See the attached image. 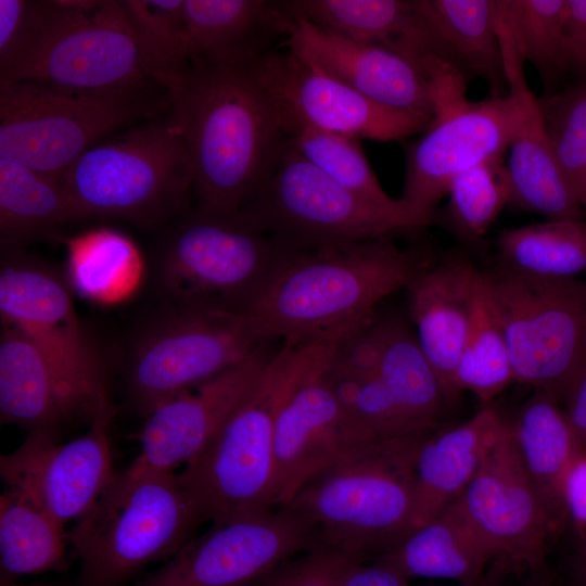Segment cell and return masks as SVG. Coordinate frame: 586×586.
<instances>
[{"label": "cell", "instance_id": "cell-1", "mask_svg": "<svg viewBox=\"0 0 586 586\" xmlns=\"http://www.w3.org/2000/svg\"><path fill=\"white\" fill-rule=\"evenodd\" d=\"M433 257L391 238L291 246L244 311L265 340L336 343L370 322L377 305L406 289Z\"/></svg>", "mask_w": 586, "mask_h": 586}, {"label": "cell", "instance_id": "cell-2", "mask_svg": "<svg viewBox=\"0 0 586 586\" xmlns=\"http://www.w3.org/2000/svg\"><path fill=\"white\" fill-rule=\"evenodd\" d=\"M167 92L189 157L195 208L240 213L286 143L266 91L251 67L198 65Z\"/></svg>", "mask_w": 586, "mask_h": 586}, {"label": "cell", "instance_id": "cell-3", "mask_svg": "<svg viewBox=\"0 0 586 586\" xmlns=\"http://www.w3.org/2000/svg\"><path fill=\"white\" fill-rule=\"evenodd\" d=\"M434 430L362 442L298 492L288 506L313 524L318 548L368 562L412 533L416 459Z\"/></svg>", "mask_w": 586, "mask_h": 586}, {"label": "cell", "instance_id": "cell-4", "mask_svg": "<svg viewBox=\"0 0 586 586\" xmlns=\"http://www.w3.org/2000/svg\"><path fill=\"white\" fill-rule=\"evenodd\" d=\"M335 344L281 343L215 440L177 473L204 521L219 523L273 508L272 443L278 416L295 388L328 365Z\"/></svg>", "mask_w": 586, "mask_h": 586}, {"label": "cell", "instance_id": "cell-5", "mask_svg": "<svg viewBox=\"0 0 586 586\" xmlns=\"http://www.w3.org/2000/svg\"><path fill=\"white\" fill-rule=\"evenodd\" d=\"M60 181L81 220L156 227L191 209V167L169 110L95 144Z\"/></svg>", "mask_w": 586, "mask_h": 586}, {"label": "cell", "instance_id": "cell-6", "mask_svg": "<svg viewBox=\"0 0 586 586\" xmlns=\"http://www.w3.org/2000/svg\"><path fill=\"white\" fill-rule=\"evenodd\" d=\"M204 521L177 473L127 468L66 532L80 560V586H123L169 559Z\"/></svg>", "mask_w": 586, "mask_h": 586}, {"label": "cell", "instance_id": "cell-7", "mask_svg": "<svg viewBox=\"0 0 586 586\" xmlns=\"http://www.w3.org/2000/svg\"><path fill=\"white\" fill-rule=\"evenodd\" d=\"M169 106L162 88L87 92L16 81L0 88V158L60 180L89 149Z\"/></svg>", "mask_w": 586, "mask_h": 586}, {"label": "cell", "instance_id": "cell-8", "mask_svg": "<svg viewBox=\"0 0 586 586\" xmlns=\"http://www.w3.org/2000/svg\"><path fill=\"white\" fill-rule=\"evenodd\" d=\"M286 250L241 213L194 207L171 221L161 241L155 286L164 302L244 313Z\"/></svg>", "mask_w": 586, "mask_h": 586}, {"label": "cell", "instance_id": "cell-9", "mask_svg": "<svg viewBox=\"0 0 586 586\" xmlns=\"http://www.w3.org/2000/svg\"><path fill=\"white\" fill-rule=\"evenodd\" d=\"M264 341L245 313L161 301L131 336L127 399L146 417L165 400L238 365Z\"/></svg>", "mask_w": 586, "mask_h": 586}, {"label": "cell", "instance_id": "cell-10", "mask_svg": "<svg viewBox=\"0 0 586 586\" xmlns=\"http://www.w3.org/2000/svg\"><path fill=\"white\" fill-rule=\"evenodd\" d=\"M240 213L291 246L377 240L434 225V216L403 201L383 206L345 189L288 141L271 175Z\"/></svg>", "mask_w": 586, "mask_h": 586}, {"label": "cell", "instance_id": "cell-11", "mask_svg": "<svg viewBox=\"0 0 586 586\" xmlns=\"http://www.w3.org/2000/svg\"><path fill=\"white\" fill-rule=\"evenodd\" d=\"M505 332L514 382L557 398L586 359V281L483 272Z\"/></svg>", "mask_w": 586, "mask_h": 586}, {"label": "cell", "instance_id": "cell-12", "mask_svg": "<svg viewBox=\"0 0 586 586\" xmlns=\"http://www.w3.org/2000/svg\"><path fill=\"white\" fill-rule=\"evenodd\" d=\"M0 315L42 353L82 419L112 402L104 361L77 317L73 292L53 268L23 249L1 250Z\"/></svg>", "mask_w": 586, "mask_h": 586}, {"label": "cell", "instance_id": "cell-13", "mask_svg": "<svg viewBox=\"0 0 586 586\" xmlns=\"http://www.w3.org/2000/svg\"><path fill=\"white\" fill-rule=\"evenodd\" d=\"M21 80L87 92L161 88L141 64L122 2L111 0H56L43 35L0 88Z\"/></svg>", "mask_w": 586, "mask_h": 586}, {"label": "cell", "instance_id": "cell-14", "mask_svg": "<svg viewBox=\"0 0 586 586\" xmlns=\"http://www.w3.org/2000/svg\"><path fill=\"white\" fill-rule=\"evenodd\" d=\"M318 548L313 524L290 506L213 523L135 586H245Z\"/></svg>", "mask_w": 586, "mask_h": 586}, {"label": "cell", "instance_id": "cell-15", "mask_svg": "<svg viewBox=\"0 0 586 586\" xmlns=\"http://www.w3.org/2000/svg\"><path fill=\"white\" fill-rule=\"evenodd\" d=\"M459 498L487 545L494 566L510 573H546L549 543L558 532L523 467L507 422Z\"/></svg>", "mask_w": 586, "mask_h": 586}, {"label": "cell", "instance_id": "cell-16", "mask_svg": "<svg viewBox=\"0 0 586 586\" xmlns=\"http://www.w3.org/2000/svg\"><path fill=\"white\" fill-rule=\"evenodd\" d=\"M252 71L288 135L303 126L356 139L402 141L422 133L433 118L377 103L292 51L272 50Z\"/></svg>", "mask_w": 586, "mask_h": 586}, {"label": "cell", "instance_id": "cell-17", "mask_svg": "<svg viewBox=\"0 0 586 586\" xmlns=\"http://www.w3.org/2000/svg\"><path fill=\"white\" fill-rule=\"evenodd\" d=\"M112 403L88 431L66 443L44 432H29L22 445L0 458L8 489L15 491L65 527L82 518L114 481L110 426Z\"/></svg>", "mask_w": 586, "mask_h": 586}, {"label": "cell", "instance_id": "cell-18", "mask_svg": "<svg viewBox=\"0 0 586 586\" xmlns=\"http://www.w3.org/2000/svg\"><path fill=\"white\" fill-rule=\"evenodd\" d=\"M517 124L511 94L480 102L467 99L436 111L430 126L405 148L406 171L400 200L435 217L459 174L495 158H502Z\"/></svg>", "mask_w": 586, "mask_h": 586}, {"label": "cell", "instance_id": "cell-19", "mask_svg": "<svg viewBox=\"0 0 586 586\" xmlns=\"http://www.w3.org/2000/svg\"><path fill=\"white\" fill-rule=\"evenodd\" d=\"M279 342L264 341L238 365L156 406L145 417L129 468L174 473L195 460L253 390Z\"/></svg>", "mask_w": 586, "mask_h": 586}, {"label": "cell", "instance_id": "cell-20", "mask_svg": "<svg viewBox=\"0 0 586 586\" xmlns=\"http://www.w3.org/2000/svg\"><path fill=\"white\" fill-rule=\"evenodd\" d=\"M324 368L295 388L278 416L272 443L273 508L288 506L310 481L367 441L344 412L324 379Z\"/></svg>", "mask_w": 586, "mask_h": 586}, {"label": "cell", "instance_id": "cell-21", "mask_svg": "<svg viewBox=\"0 0 586 586\" xmlns=\"http://www.w3.org/2000/svg\"><path fill=\"white\" fill-rule=\"evenodd\" d=\"M282 44L377 103L435 116L437 103L431 80L417 64L392 50L351 40L302 18L292 20Z\"/></svg>", "mask_w": 586, "mask_h": 586}, {"label": "cell", "instance_id": "cell-22", "mask_svg": "<svg viewBox=\"0 0 586 586\" xmlns=\"http://www.w3.org/2000/svg\"><path fill=\"white\" fill-rule=\"evenodd\" d=\"M481 276L463 252L453 250L433 256L405 289L416 336L448 408L461 395L455 374L471 327Z\"/></svg>", "mask_w": 586, "mask_h": 586}, {"label": "cell", "instance_id": "cell-23", "mask_svg": "<svg viewBox=\"0 0 586 586\" xmlns=\"http://www.w3.org/2000/svg\"><path fill=\"white\" fill-rule=\"evenodd\" d=\"M508 93L517 104V124L506 164L510 206L555 219H583V207L566 180L548 139L539 101L530 90L523 60L511 42L502 47Z\"/></svg>", "mask_w": 586, "mask_h": 586}, {"label": "cell", "instance_id": "cell-24", "mask_svg": "<svg viewBox=\"0 0 586 586\" xmlns=\"http://www.w3.org/2000/svg\"><path fill=\"white\" fill-rule=\"evenodd\" d=\"M184 16L191 66L252 67L292 25L265 0H184Z\"/></svg>", "mask_w": 586, "mask_h": 586}, {"label": "cell", "instance_id": "cell-25", "mask_svg": "<svg viewBox=\"0 0 586 586\" xmlns=\"http://www.w3.org/2000/svg\"><path fill=\"white\" fill-rule=\"evenodd\" d=\"M291 20L302 18L351 40L392 50L421 69L441 60L419 0L276 1Z\"/></svg>", "mask_w": 586, "mask_h": 586}, {"label": "cell", "instance_id": "cell-26", "mask_svg": "<svg viewBox=\"0 0 586 586\" xmlns=\"http://www.w3.org/2000/svg\"><path fill=\"white\" fill-rule=\"evenodd\" d=\"M346 339L371 365L397 404L423 429L443 426L448 406L412 328L399 317L377 318Z\"/></svg>", "mask_w": 586, "mask_h": 586}, {"label": "cell", "instance_id": "cell-27", "mask_svg": "<svg viewBox=\"0 0 586 586\" xmlns=\"http://www.w3.org/2000/svg\"><path fill=\"white\" fill-rule=\"evenodd\" d=\"M502 424V418L485 407L466 422L441 426L424 438L416 459L412 532L462 495Z\"/></svg>", "mask_w": 586, "mask_h": 586}, {"label": "cell", "instance_id": "cell-28", "mask_svg": "<svg viewBox=\"0 0 586 586\" xmlns=\"http://www.w3.org/2000/svg\"><path fill=\"white\" fill-rule=\"evenodd\" d=\"M0 416L2 423L56 436L64 424L80 417L38 347L18 329L3 323Z\"/></svg>", "mask_w": 586, "mask_h": 586}, {"label": "cell", "instance_id": "cell-29", "mask_svg": "<svg viewBox=\"0 0 586 586\" xmlns=\"http://www.w3.org/2000/svg\"><path fill=\"white\" fill-rule=\"evenodd\" d=\"M374 561L393 568L408 579L447 578L460 586H477L485 578V568L493 563V557L457 498Z\"/></svg>", "mask_w": 586, "mask_h": 586}, {"label": "cell", "instance_id": "cell-30", "mask_svg": "<svg viewBox=\"0 0 586 586\" xmlns=\"http://www.w3.org/2000/svg\"><path fill=\"white\" fill-rule=\"evenodd\" d=\"M557 397L535 390L511 422H507L523 467L555 528L568 520L563 484L581 449Z\"/></svg>", "mask_w": 586, "mask_h": 586}, {"label": "cell", "instance_id": "cell-31", "mask_svg": "<svg viewBox=\"0 0 586 586\" xmlns=\"http://www.w3.org/2000/svg\"><path fill=\"white\" fill-rule=\"evenodd\" d=\"M444 62L466 79L485 80L506 97L508 80L498 30L497 0H419Z\"/></svg>", "mask_w": 586, "mask_h": 586}, {"label": "cell", "instance_id": "cell-32", "mask_svg": "<svg viewBox=\"0 0 586 586\" xmlns=\"http://www.w3.org/2000/svg\"><path fill=\"white\" fill-rule=\"evenodd\" d=\"M55 239L65 246V279L81 297L112 306L130 300L141 286L143 256L135 241L122 231L98 227Z\"/></svg>", "mask_w": 586, "mask_h": 586}, {"label": "cell", "instance_id": "cell-33", "mask_svg": "<svg viewBox=\"0 0 586 586\" xmlns=\"http://www.w3.org/2000/svg\"><path fill=\"white\" fill-rule=\"evenodd\" d=\"M81 221L61 181L25 165L0 158L1 250L22 249L68 222Z\"/></svg>", "mask_w": 586, "mask_h": 586}, {"label": "cell", "instance_id": "cell-34", "mask_svg": "<svg viewBox=\"0 0 586 586\" xmlns=\"http://www.w3.org/2000/svg\"><path fill=\"white\" fill-rule=\"evenodd\" d=\"M499 267L538 278L586 272V220L550 219L501 230L495 242Z\"/></svg>", "mask_w": 586, "mask_h": 586}, {"label": "cell", "instance_id": "cell-35", "mask_svg": "<svg viewBox=\"0 0 586 586\" xmlns=\"http://www.w3.org/2000/svg\"><path fill=\"white\" fill-rule=\"evenodd\" d=\"M65 527L15 491L0 502V585L43 573L63 563Z\"/></svg>", "mask_w": 586, "mask_h": 586}, {"label": "cell", "instance_id": "cell-36", "mask_svg": "<svg viewBox=\"0 0 586 586\" xmlns=\"http://www.w3.org/2000/svg\"><path fill=\"white\" fill-rule=\"evenodd\" d=\"M141 64L169 90L191 68L184 0H122Z\"/></svg>", "mask_w": 586, "mask_h": 586}, {"label": "cell", "instance_id": "cell-37", "mask_svg": "<svg viewBox=\"0 0 586 586\" xmlns=\"http://www.w3.org/2000/svg\"><path fill=\"white\" fill-rule=\"evenodd\" d=\"M502 161L495 158L456 176L447 205L435 211L434 225L443 226L466 245L482 242L509 204L510 183Z\"/></svg>", "mask_w": 586, "mask_h": 586}, {"label": "cell", "instance_id": "cell-38", "mask_svg": "<svg viewBox=\"0 0 586 586\" xmlns=\"http://www.w3.org/2000/svg\"><path fill=\"white\" fill-rule=\"evenodd\" d=\"M514 382L505 332L491 304L482 272L471 327L459 358L455 384L461 394L489 402Z\"/></svg>", "mask_w": 586, "mask_h": 586}, {"label": "cell", "instance_id": "cell-39", "mask_svg": "<svg viewBox=\"0 0 586 586\" xmlns=\"http://www.w3.org/2000/svg\"><path fill=\"white\" fill-rule=\"evenodd\" d=\"M288 143L323 174L357 195L383 206H397L380 184L358 139L303 126L292 130Z\"/></svg>", "mask_w": 586, "mask_h": 586}, {"label": "cell", "instance_id": "cell-40", "mask_svg": "<svg viewBox=\"0 0 586 586\" xmlns=\"http://www.w3.org/2000/svg\"><path fill=\"white\" fill-rule=\"evenodd\" d=\"M517 49L549 87L561 74L560 50L568 0H498Z\"/></svg>", "mask_w": 586, "mask_h": 586}, {"label": "cell", "instance_id": "cell-41", "mask_svg": "<svg viewBox=\"0 0 586 586\" xmlns=\"http://www.w3.org/2000/svg\"><path fill=\"white\" fill-rule=\"evenodd\" d=\"M538 101L555 156L577 194L586 187V77Z\"/></svg>", "mask_w": 586, "mask_h": 586}, {"label": "cell", "instance_id": "cell-42", "mask_svg": "<svg viewBox=\"0 0 586 586\" xmlns=\"http://www.w3.org/2000/svg\"><path fill=\"white\" fill-rule=\"evenodd\" d=\"M56 0H0V86L43 35Z\"/></svg>", "mask_w": 586, "mask_h": 586}, {"label": "cell", "instance_id": "cell-43", "mask_svg": "<svg viewBox=\"0 0 586 586\" xmlns=\"http://www.w3.org/2000/svg\"><path fill=\"white\" fill-rule=\"evenodd\" d=\"M354 562L359 561L330 549L315 548L282 562L245 586H340Z\"/></svg>", "mask_w": 586, "mask_h": 586}, {"label": "cell", "instance_id": "cell-44", "mask_svg": "<svg viewBox=\"0 0 586 586\" xmlns=\"http://www.w3.org/2000/svg\"><path fill=\"white\" fill-rule=\"evenodd\" d=\"M561 73L586 77V0H568L560 50Z\"/></svg>", "mask_w": 586, "mask_h": 586}, {"label": "cell", "instance_id": "cell-45", "mask_svg": "<svg viewBox=\"0 0 586 586\" xmlns=\"http://www.w3.org/2000/svg\"><path fill=\"white\" fill-rule=\"evenodd\" d=\"M566 517L571 520L582 543L581 562L586 581V451L579 450L573 459L563 484Z\"/></svg>", "mask_w": 586, "mask_h": 586}, {"label": "cell", "instance_id": "cell-46", "mask_svg": "<svg viewBox=\"0 0 586 586\" xmlns=\"http://www.w3.org/2000/svg\"><path fill=\"white\" fill-rule=\"evenodd\" d=\"M340 586H410L408 578L379 561L354 562L344 573Z\"/></svg>", "mask_w": 586, "mask_h": 586}, {"label": "cell", "instance_id": "cell-47", "mask_svg": "<svg viewBox=\"0 0 586 586\" xmlns=\"http://www.w3.org/2000/svg\"><path fill=\"white\" fill-rule=\"evenodd\" d=\"M565 415L582 450L586 451V359L570 382L564 395Z\"/></svg>", "mask_w": 586, "mask_h": 586}, {"label": "cell", "instance_id": "cell-48", "mask_svg": "<svg viewBox=\"0 0 586 586\" xmlns=\"http://www.w3.org/2000/svg\"><path fill=\"white\" fill-rule=\"evenodd\" d=\"M540 577L542 576H535L534 581L525 586H537ZM499 579L500 570L494 566V569L488 574H486L483 586H500Z\"/></svg>", "mask_w": 586, "mask_h": 586}, {"label": "cell", "instance_id": "cell-49", "mask_svg": "<svg viewBox=\"0 0 586 586\" xmlns=\"http://www.w3.org/2000/svg\"><path fill=\"white\" fill-rule=\"evenodd\" d=\"M0 586H80V584L77 582L74 583H47V582H36V583H9V584H2Z\"/></svg>", "mask_w": 586, "mask_h": 586}, {"label": "cell", "instance_id": "cell-50", "mask_svg": "<svg viewBox=\"0 0 586 586\" xmlns=\"http://www.w3.org/2000/svg\"><path fill=\"white\" fill-rule=\"evenodd\" d=\"M537 586H555V585H553L552 578L548 576L547 574H545L544 576L539 578ZM582 586H586V582H584Z\"/></svg>", "mask_w": 586, "mask_h": 586}, {"label": "cell", "instance_id": "cell-51", "mask_svg": "<svg viewBox=\"0 0 586 586\" xmlns=\"http://www.w3.org/2000/svg\"><path fill=\"white\" fill-rule=\"evenodd\" d=\"M577 196H578V200H579V203H581L583 209L586 212V187L582 188L577 192Z\"/></svg>", "mask_w": 586, "mask_h": 586}, {"label": "cell", "instance_id": "cell-52", "mask_svg": "<svg viewBox=\"0 0 586 586\" xmlns=\"http://www.w3.org/2000/svg\"><path fill=\"white\" fill-rule=\"evenodd\" d=\"M483 582H484V581H482V583H481L480 585H477V586H483Z\"/></svg>", "mask_w": 586, "mask_h": 586}]
</instances>
